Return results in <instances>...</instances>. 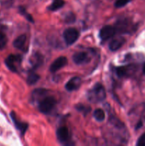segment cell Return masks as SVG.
Returning a JSON list of instances; mask_svg holds the SVG:
<instances>
[{
  "mask_svg": "<svg viewBox=\"0 0 145 146\" xmlns=\"http://www.w3.org/2000/svg\"><path fill=\"white\" fill-rule=\"evenodd\" d=\"M20 11H21V14H23V15H24L26 17V18L29 21H31V22H34V19H33V18L31 17V16H30L29 14H27L26 12H25L24 10V9L22 8H20Z\"/></svg>",
  "mask_w": 145,
  "mask_h": 146,
  "instance_id": "23",
  "label": "cell"
},
{
  "mask_svg": "<svg viewBox=\"0 0 145 146\" xmlns=\"http://www.w3.org/2000/svg\"><path fill=\"white\" fill-rule=\"evenodd\" d=\"M136 145L138 146H145V133L142 134L138 139Z\"/></svg>",
  "mask_w": 145,
  "mask_h": 146,
  "instance_id": "22",
  "label": "cell"
},
{
  "mask_svg": "<svg viewBox=\"0 0 145 146\" xmlns=\"http://www.w3.org/2000/svg\"><path fill=\"white\" fill-rule=\"evenodd\" d=\"M90 60L89 55L88 53L84 52V51H79L72 56V61L74 63L78 65H82V64H85L88 63Z\"/></svg>",
  "mask_w": 145,
  "mask_h": 146,
  "instance_id": "8",
  "label": "cell"
},
{
  "mask_svg": "<svg viewBox=\"0 0 145 146\" xmlns=\"http://www.w3.org/2000/svg\"><path fill=\"white\" fill-rule=\"evenodd\" d=\"M64 4H65V1L63 0H54L48 7V9L51 11H57L59 9L62 8L64 6Z\"/></svg>",
  "mask_w": 145,
  "mask_h": 146,
  "instance_id": "16",
  "label": "cell"
},
{
  "mask_svg": "<svg viewBox=\"0 0 145 146\" xmlns=\"http://www.w3.org/2000/svg\"><path fill=\"white\" fill-rule=\"evenodd\" d=\"M137 67L134 64H129V65L123 66L116 68V74L120 78H127L132 76L136 71Z\"/></svg>",
  "mask_w": 145,
  "mask_h": 146,
  "instance_id": "3",
  "label": "cell"
},
{
  "mask_svg": "<svg viewBox=\"0 0 145 146\" xmlns=\"http://www.w3.org/2000/svg\"><path fill=\"white\" fill-rule=\"evenodd\" d=\"M21 60H22V58L20 55L11 54L6 58L5 64L10 71L13 72H17L18 68L21 63Z\"/></svg>",
  "mask_w": 145,
  "mask_h": 146,
  "instance_id": "4",
  "label": "cell"
},
{
  "mask_svg": "<svg viewBox=\"0 0 145 146\" xmlns=\"http://www.w3.org/2000/svg\"><path fill=\"white\" fill-rule=\"evenodd\" d=\"M56 104V100L53 96H47L40 101L38 104V109L41 113L48 114L52 111Z\"/></svg>",
  "mask_w": 145,
  "mask_h": 146,
  "instance_id": "2",
  "label": "cell"
},
{
  "mask_svg": "<svg viewBox=\"0 0 145 146\" xmlns=\"http://www.w3.org/2000/svg\"><path fill=\"white\" fill-rule=\"evenodd\" d=\"M76 109L78 111H79L80 112H82L84 114H86L90 111V108H88V107L85 106L83 105H81V104H79V105H77L76 106Z\"/></svg>",
  "mask_w": 145,
  "mask_h": 146,
  "instance_id": "20",
  "label": "cell"
},
{
  "mask_svg": "<svg viewBox=\"0 0 145 146\" xmlns=\"http://www.w3.org/2000/svg\"><path fill=\"white\" fill-rule=\"evenodd\" d=\"M116 31L115 27L110 25L105 26L101 29L100 31V36L103 41H107V40L113 37L115 34H116Z\"/></svg>",
  "mask_w": 145,
  "mask_h": 146,
  "instance_id": "6",
  "label": "cell"
},
{
  "mask_svg": "<svg viewBox=\"0 0 145 146\" xmlns=\"http://www.w3.org/2000/svg\"><path fill=\"white\" fill-rule=\"evenodd\" d=\"M125 43V39L122 38L112 39L109 44V48L112 51H115L122 47Z\"/></svg>",
  "mask_w": 145,
  "mask_h": 146,
  "instance_id": "13",
  "label": "cell"
},
{
  "mask_svg": "<svg viewBox=\"0 0 145 146\" xmlns=\"http://www.w3.org/2000/svg\"><path fill=\"white\" fill-rule=\"evenodd\" d=\"M131 0H117L115 3V6L117 8H121L126 5Z\"/></svg>",
  "mask_w": 145,
  "mask_h": 146,
  "instance_id": "21",
  "label": "cell"
},
{
  "mask_svg": "<svg viewBox=\"0 0 145 146\" xmlns=\"http://www.w3.org/2000/svg\"><path fill=\"white\" fill-rule=\"evenodd\" d=\"M82 84L80 78L79 77H73L71 79H70L65 84V88L68 91H73L78 89Z\"/></svg>",
  "mask_w": 145,
  "mask_h": 146,
  "instance_id": "9",
  "label": "cell"
},
{
  "mask_svg": "<svg viewBox=\"0 0 145 146\" xmlns=\"http://www.w3.org/2000/svg\"><path fill=\"white\" fill-rule=\"evenodd\" d=\"M143 72H144V74H145V64H144V67H143Z\"/></svg>",
  "mask_w": 145,
  "mask_h": 146,
  "instance_id": "24",
  "label": "cell"
},
{
  "mask_svg": "<svg viewBox=\"0 0 145 146\" xmlns=\"http://www.w3.org/2000/svg\"><path fill=\"white\" fill-rule=\"evenodd\" d=\"M68 64V59L65 56H60L57 58L51 64L50 66V71L52 73H55L60 70L61 68H63L66 64Z\"/></svg>",
  "mask_w": 145,
  "mask_h": 146,
  "instance_id": "7",
  "label": "cell"
},
{
  "mask_svg": "<svg viewBox=\"0 0 145 146\" xmlns=\"http://www.w3.org/2000/svg\"><path fill=\"white\" fill-rule=\"evenodd\" d=\"M93 115L95 120L99 121V122H102L105 118V112H104L103 110L100 109V108H98V109L95 110L93 113Z\"/></svg>",
  "mask_w": 145,
  "mask_h": 146,
  "instance_id": "17",
  "label": "cell"
},
{
  "mask_svg": "<svg viewBox=\"0 0 145 146\" xmlns=\"http://www.w3.org/2000/svg\"><path fill=\"white\" fill-rule=\"evenodd\" d=\"M88 101L92 103H100L106 98V92L103 86L100 83L95 84L87 94Z\"/></svg>",
  "mask_w": 145,
  "mask_h": 146,
  "instance_id": "1",
  "label": "cell"
},
{
  "mask_svg": "<svg viewBox=\"0 0 145 146\" xmlns=\"http://www.w3.org/2000/svg\"><path fill=\"white\" fill-rule=\"evenodd\" d=\"M30 63L34 68L39 67L43 63V56L39 53H35L32 54L30 58Z\"/></svg>",
  "mask_w": 145,
  "mask_h": 146,
  "instance_id": "12",
  "label": "cell"
},
{
  "mask_svg": "<svg viewBox=\"0 0 145 146\" xmlns=\"http://www.w3.org/2000/svg\"><path fill=\"white\" fill-rule=\"evenodd\" d=\"M11 117L13 122H14V125H15L16 128L20 131L21 134L24 135V134L25 133L26 131L27 128H28V124L26 123L21 122V121H20L19 120H18V118H17L16 117V115L14 112H11Z\"/></svg>",
  "mask_w": 145,
  "mask_h": 146,
  "instance_id": "11",
  "label": "cell"
},
{
  "mask_svg": "<svg viewBox=\"0 0 145 146\" xmlns=\"http://www.w3.org/2000/svg\"><path fill=\"white\" fill-rule=\"evenodd\" d=\"M7 43V36L4 33L0 31V49H2L5 47Z\"/></svg>",
  "mask_w": 145,
  "mask_h": 146,
  "instance_id": "18",
  "label": "cell"
},
{
  "mask_svg": "<svg viewBox=\"0 0 145 146\" xmlns=\"http://www.w3.org/2000/svg\"><path fill=\"white\" fill-rule=\"evenodd\" d=\"M75 17L72 13H67L66 15L65 16V21L67 24H72V23L75 22Z\"/></svg>",
  "mask_w": 145,
  "mask_h": 146,
  "instance_id": "19",
  "label": "cell"
},
{
  "mask_svg": "<svg viewBox=\"0 0 145 146\" xmlns=\"http://www.w3.org/2000/svg\"><path fill=\"white\" fill-rule=\"evenodd\" d=\"M40 76L39 75H38L36 73L31 71V72L28 73V76H27V83H28L29 85H34L35 84L37 81L39 80Z\"/></svg>",
  "mask_w": 145,
  "mask_h": 146,
  "instance_id": "15",
  "label": "cell"
},
{
  "mask_svg": "<svg viewBox=\"0 0 145 146\" xmlns=\"http://www.w3.org/2000/svg\"><path fill=\"white\" fill-rule=\"evenodd\" d=\"M26 41V36L25 34H22L14 40V42H13V45L15 48H18V49L23 50V48H24V46H25Z\"/></svg>",
  "mask_w": 145,
  "mask_h": 146,
  "instance_id": "14",
  "label": "cell"
},
{
  "mask_svg": "<svg viewBox=\"0 0 145 146\" xmlns=\"http://www.w3.org/2000/svg\"><path fill=\"white\" fill-rule=\"evenodd\" d=\"M56 136L58 141L62 143H66L69 139V131L67 127H60L56 131Z\"/></svg>",
  "mask_w": 145,
  "mask_h": 146,
  "instance_id": "10",
  "label": "cell"
},
{
  "mask_svg": "<svg viewBox=\"0 0 145 146\" xmlns=\"http://www.w3.org/2000/svg\"><path fill=\"white\" fill-rule=\"evenodd\" d=\"M79 31L75 28H68L63 32V38L68 45H72L79 38Z\"/></svg>",
  "mask_w": 145,
  "mask_h": 146,
  "instance_id": "5",
  "label": "cell"
}]
</instances>
